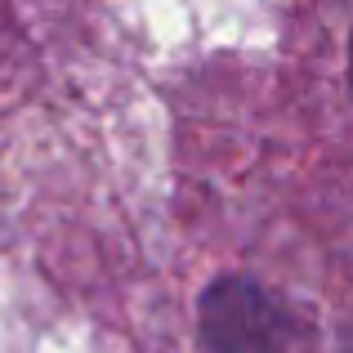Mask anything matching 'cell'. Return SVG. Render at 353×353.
Masks as SVG:
<instances>
[{
  "label": "cell",
  "mask_w": 353,
  "mask_h": 353,
  "mask_svg": "<svg viewBox=\"0 0 353 353\" xmlns=\"http://www.w3.org/2000/svg\"><path fill=\"white\" fill-rule=\"evenodd\" d=\"M201 340L210 353H282L286 318L250 277H219L201 291Z\"/></svg>",
  "instance_id": "obj_1"
}]
</instances>
